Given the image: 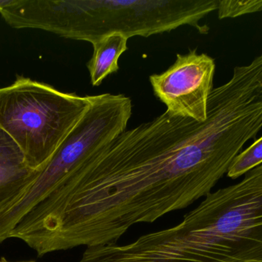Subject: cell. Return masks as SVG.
<instances>
[{
  "label": "cell",
  "mask_w": 262,
  "mask_h": 262,
  "mask_svg": "<svg viewBox=\"0 0 262 262\" xmlns=\"http://www.w3.org/2000/svg\"><path fill=\"white\" fill-rule=\"evenodd\" d=\"M215 72L214 58L193 49L184 55L177 54L175 63L165 72L151 75L149 82L166 112L203 122L207 118Z\"/></svg>",
  "instance_id": "8992f818"
},
{
  "label": "cell",
  "mask_w": 262,
  "mask_h": 262,
  "mask_svg": "<svg viewBox=\"0 0 262 262\" xmlns=\"http://www.w3.org/2000/svg\"><path fill=\"white\" fill-rule=\"evenodd\" d=\"M247 143L225 103L197 122L165 111L125 130L72 171L35 208L55 252L116 244L134 225L152 223L212 192Z\"/></svg>",
  "instance_id": "6da1fadb"
},
{
  "label": "cell",
  "mask_w": 262,
  "mask_h": 262,
  "mask_svg": "<svg viewBox=\"0 0 262 262\" xmlns=\"http://www.w3.org/2000/svg\"><path fill=\"white\" fill-rule=\"evenodd\" d=\"M131 115L130 97L111 93L92 95L84 116L39 170L35 181L18 199L0 210V240L8 239L16 223L72 171L123 133Z\"/></svg>",
  "instance_id": "5b68a950"
},
{
  "label": "cell",
  "mask_w": 262,
  "mask_h": 262,
  "mask_svg": "<svg viewBox=\"0 0 262 262\" xmlns=\"http://www.w3.org/2000/svg\"><path fill=\"white\" fill-rule=\"evenodd\" d=\"M262 11V0H219L220 19L237 18Z\"/></svg>",
  "instance_id": "30bf717a"
},
{
  "label": "cell",
  "mask_w": 262,
  "mask_h": 262,
  "mask_svg": "<svg viewBox=\"0 0 262 262\" xmlns=\"http://www.w3.org/2000/svg\"><path fill=\"white\" fill-rule=\"evenodd\" d=\"M0 262H35V261H11L9 260L6 259V258H0Z\"/></svg>",
  "instance_id": "8fae6325"
},
{
  "label": "cell",
  "mask_w": 262,
  "mask_h": 262,
  "mask_svg": "<svg viewBox=\"0 0 262 262\" xmlns=\"http://www.w3.org/2000/svg\"><path fill=\"white\" fill-rule=\"evenodd\" d=\"M127 40L121 34H114L92 44L93 54L87 64L92 86H100L108 75L119 70V58L127 50Z\"/></svg>",
  "instance_id": "ba28073f"
},
{
  "label": "cell",
  "mask_w": 262,
  "mask_h": 262,
  "mask_svg": "<svg viewBox=\"0 0 262 262\" xmlns=\"http://www.w3.org/2000/svg\"><path fill=\"white\" fill-rule=\"evenodd\" d=\"M261 164L262 136L238 154L229 168L227 175L229 178L235 179Z\"/></svg>",
  "instance_id": "9c48e42d"
},
{
  "label": "cell",
  "mask_w": 262,
  "mask_h": 262,
  "mask_svg": "<svg viewBox=\"0 0 262 262\" xmlns=\"http://www.w3.org/2000/svg\"><path fill=\"white\" fill-rule=\"evenodd\" d=\"M219 0H4L0 15L15 29H41L70 39L95 42L114 34L147 38L200 24Z\"/></svg>",
  "instance_id": "3957f363"
},
{
  "label": "cell",
  "mask_w": 262,
  "mask_h": 262,
  "mask_svg": "<svg viewBox=\"0 0 262 262\" xmlns=\"http://www.w3.org/2000/svg\"><path fill=\"white\" fill-rule=\"evenodd\" d=\"M91 98L18 76L0 89V129L13 140L29 167L41 170L84 116Z\"/></svg>",
  "instance_id": "277c9868"
},
{
  "label": "cell",
  "mask_w": 262,
  "mask_h": 262,
  "mask_svg": "<svg viewBox=\"0 0 262 262\" xmlns=\"http://www.w3.org/2000/svg\"><path fill=\"white\" fill-rule=\"evenodd\" d=\"M38 172L29 167L13 140L0 129V210L18 199Z\"/></svg>",
  "instance_id": "52a82bcc"
},
{
  "label": "cell",
  "mask_w": 262,
  "mask_h": 262,
  "mask_svg": "<svg viewBox=\"0 0 262 262\" xmlns=\"http://www.w3.org/2000/svg\"><path fill=\"white\" fill-rule=\"evenodd\" d=\"M125 262H262V164L178 225L127 243Z\"/></svg>",
  "instance_id": "7a4b0ae2"
}]
</instances>
